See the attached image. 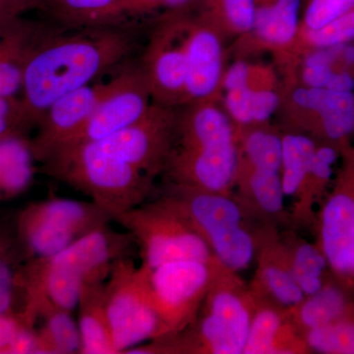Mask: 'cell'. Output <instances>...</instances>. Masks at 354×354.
Masks as SVG:
<instances>
[{"label":"cell","instance_id":"1","mask_svg":"<svg viewBox=\"0 0 354 354\" xmlns=\"http://www.w3.org/2000/svg\"><path fill=\"white\" fill-rule=\"evenodd\" d=\"M135 48L134 25L64 29L51 24L28 62L19 97L32 127L58 99L127 64Z\"/></svg>","mask_w":354,"mask_h":354},{"label":"cell","instance_id":"2","mask_svg":"<svg viewBox=\"0 0 354 354\" xmlns=\"http://www.w3.org/2000/svg\"><path fill=\"white\" fill-rule=\"evenodd\" d=\"M176 118L164 176L167 183L209 192L234 193L239 162V132L209 101Z\"/></svg>","mask_w":354,"mask_h":354},{"label":"cell","instance_id":"3","mask_svg":"<svg viewBox=\"0 0 354 354\" xmlns=\"http://www.w3.org/2000/svg\"><path fill=\"white\" fill-rule=\"evenodd\" d=\"M256 301L239 272L225 266L194 322L183 332L140 344L137 354H243Z\"/></svg>","mask_w":354,"mask_h":354},{"label":"cell","instance_id":"4","mask_svg":"<svg viewBox=\"0 0 354 354\" xmlns=\"http://www.w3.org/2000/svg\"><path fill=\"white\" fill-rule=\"evenodd\" d=\"M136 249L129 232H116L108 225L55 255L30 260L24 271L19 272L20 281L72 313L82 286L106 281L114 262L133 257Z\"/></svg>","mask_w":354,"mask_h":354},{"label":"cell","instance_id":"5","mask_svg":"<svg viewBox=\"0 0 354 354\" xmlns=\"http://www.w3.org/2000/svg\"><path fill=\"white\" fill-rule=\"evenodd\" d=\"M160 195L190 221L221 265L239 272L255 262L269 225L258 221L234 192H209L165 183Z\"/></svg>","mask_w":354,"mask_h":354},{"label":"cell","instance_id":"6","mask_svg":"<svg viewBox=\"0 0 354 354\" xmlns=\"http://www.w3.org/2000/svg\"><path fill=\"white\" fill-rule=\"evenodd\" d=\"M41 171L83 193L113 218L148 201L152 177L88 145L62 147L41 162Z\"/></svg>","mask_w":354,"mask_h":354},{"label":"cell","instance_id":"7","mask_svg":"<svg viewBox=\"0 0 354 354\" xmlns=\"http://www.w3.org/2000/svg\"><path fill=\"white\" fill-rule=\"evenodd\" d=\"M113 221L132 235L141 265L148 269L174 261L216 259L190 221L162 195L116 216Z\"/></svg>","mask_w":354,"mask_h":354},{"label":"cell","instance_id":"8","mask_svg":"<svg viewBox=\"0 0 354 354\" xmlns=\"http://www.w3.org/2000/svg\"><path fill=\"white\" fill-rule=\"evenodd\" d=\"M111 221V214L93 201L53 197L20 212L17 241L29 261L48 258Z\"/></svg>","mask_w":354,"mask_h":354},{"label":"cell","instance_id":"9","mask_svg":"<svg viewBox=\"0 0 354 354\" xmlns=\"http://www.w3.org/2000/svg\"><path fill=\"white\" fill-rule=\"evenodd\" d=\"M106 306L116 353L157 339L162 334L148 285V270L132 257L115 261L104 283Z\"/></svg>","mask_w":354,"mask_h":354},{"label":"cell","instance_id":"10","mask_svg":"<svg viewBox=\"0 0 354 354\" xmlns=\"http://www.w3.org/2000/svg\"><path fill=\"white\" fill-rule=\"evenodd\" d=\"M342 162L317 208L313 228L335 281L354 286V148H342Z\"/></svg>","mask_w":354,"mask_h":354},{"label":"cell","instance_id":"11","mask_svg":"<svg viewBox=\"0 0 354 354\" xmlns=\"http://www.w3.org/2000/svg\"><path fill=\"white\" fill-rule=\"evenodd\" d=\"M223 266L216 259L174 261L153 269L146 267L151 298L162 327L158 337L178 334L194 322Z\"/></svg>","mask_w":354,"mask_h":354},{"label":"cell","instance_id":"12","mask_svg":"<svg viewBox=\"0 0 354 354\" xmlns=\"http://www.w3.org/2000/svg\"><path fill=\"white\" fill-rule=\"evenodd\" d=\"M176 122V116L167 111V106L151 104L136 122L106 138L85 145L123 160L155 179L164 174L171 151Z\"/></svg>","mask_w":354,"mask_h":354},{"label":"cell","instance_id":"13","mask_svg":"<svg viewBox=\"0 0 354 354\" xmlns=\"http://www.w3.org/2000/svg\"><path fill=\"white\" fill-rule=\"evenodd\" d=\"M151 99L150 88L140 65L125 67L118 88L99 104L82 127L53 151L62 147L95 143L124 129L148 111L152 104Z\"/></svg>","mask_w":354,"mask_h":354},{"label":"cell","instance_id":"14","mask_svg":"<svg viewBox=\"0 0 354 354\" xmlns=\"http://www.w3.org/2000/svg\"><path fill=\"white\" fill-rule=\"evenodd\" d=\"M123 69L108 81L90 83L64 95L46 109L32 141L37 162H41L57 147L71 136L120 85Z\"/></svg>","mask_w":354,"mask_h":354},{"label":"cell","instance_id":"15","mask_svg":"<svg viewBox=\"0 0 354 354\" xmlns=\"http://www.w3.org/2000/svg\"><path fill=\"white\" fill-rule=\"evenodd\" d=\"M140 68L157 104L185 102V23H169L153 32Z\"/></svg>","mask_w":354,"mask_h":354},{"label":"cell","instance_id":"16","mask_svg":"<svg viewBox=\"0 0 354 354\" xmlns=\"http://www.w3.org/2000/svg\"><path fill=\"white\" fill-rule=\"evenodd\" d=\"M292 104L304 114V125L318 143L342 148L354 134V93L298 88Z\"/></svg>","mask_w":354,"mask_h":354},{"label":"cell","instance_id":"17","mask_svg":"<svg viewBox=\"0 0 354 354\" xmlns=\"http://www.w3.org/2000/svg\"><path fill=\"white\" fill-rule=\"evenodd\" d=\"M281 228L266 227L256 254V270L249 288L254 298L291 308L305 298L298 286L281 242Z\"/></svg>","mask_w":354,"mask_h":354},{"label":"cell","instance_id":"18","mask_svg":"<svg viewBox=\"0 0 354 354\" xmlns=\"http://www.w3.org/2000/svg\"><path fill=\"white\" fill-rule=\"evenodd\" d=\"M187 59L185 102H207L223 79V48L213 28L202 23H185Z\"/></svg>","mask_w":354,"mask_h":354},{"label":"cell","instance_id":"19","mask_svg":"<svg viewBox=\"0 0 354 354\" xmlns=\"http://www.w3.org/2000/svg\"><path fill=\"white\" fill-rule=\"evenodd\" d=\"M255 301L243 354L310 353L290 309L262 300Z\"/></svg>","mask_w":354,"mask_h":354},{"label":"cell","instance_id":"20","mask_svg":"<svg viewBox=\"0 0 354 354\" xmlns=\"http://www.w3.org/2000/svg\"><path fill=\"white\" fill-rule=\"evenodd\" d=\"M51 23L14 18L0 48V99H14L22 91L28 62Z\"/></svg>","mask_w":354,"mask_h":354},{"label":"cell","instance_id":"21","mask_svg":"<svg viewBox=\"0 0 354 354\" xmlns=\"http://www.w3.org/2000/svg\"><path fill=\"white\" fill-rule=\"evenodd\" d=\"M38 10L64 29L131 26L122 0H41Z\"/></svg>","mask_w":354,"mask_h":354},{"label":"cell","instance_id":"22","mask_svg":"<svg viewBox=\"0 0 354 354\" xmlns=\"http://www.w3.org/2000/svg\"><path fill=\"white\" fill-rule=\"evenodd\" d=\"M22 286L36 304L39 318L43 319V326L37 330L36 353H80V333L71 312L58 306L41 291Z\"/></svg>","mask_w":354,"mask_h":354},{"label":"cell","instance_id":"23","mask_svg":"<svg viewBox=\"0 0 354 354\" xmlns=\"http://www.w3.org/2000/svg\"><path fill=\"white\" fill-rule=\"evenodd\" d=\"M104 281L85 283L79 295L78 329L83 354H116L106 311Z\"/></svg>","mask_w":354,"mask_h":354},{"label":"cell","instance_id":"24","mask_svg":"<svg viewBox=\"0 0 354 354\" xmlns=\"http://www.w3.org/2000/svg\"><path fill=\"white\" fill-rule=\"evenodd\" d=\"M36 158L29 134L0 136V203L20 196L29 189L36 174Z\"/></svg>","mask_w":354,"mask_h":354},{"label":"cell","instance_id":"25","mask_svg":"<svg viewBox=\"0 0 354 354\" xmlns=\"http://www.w3.org/2000/svg\"><path fill=\"white\" fill-rule=\"evenodd\" d=\"M346 290L337 281L329 279L320 290L288 308L302 335L354 313V305L346 295Z\"/></svg>","mask_w":354,"mask_h":354},{"label":"cell","instance_id":"26","mask_svg":"<svg viewBox=\"0 0 354 354\" xmlns=\"http://www.w3.org/2000/svg\"><path fill=\"white\" fill-rule=\"evenodd\" d=\"M285 247L291 272L304 291L305 297L314 295L321 290L329 279L327 258L316 242L305 239L299 230L283 228L279 232Z\"/></svg>","mask_w":354,"mask_h":354},{"label":"cell","instance_id":"27","mask_svg":"<svg viewBox=\"0 0 354 354\" xmlns=\"http://www.w3.org/2000/svg\"><path fill=\"white\" fill-rule=\"evenodd\" d=\"M316 140L309 135L290 132L281 136V183L290 206L301 197L315 153Z\"/></svg>","mask_w":354,"mask_h":354},{"label":"cell","instance_id":"28","mask_svg":"<svg viewBox=\"0 0 354 354\" xmlns=\"http://www.w3.org/2000/svg\"><path fill=\"white\" fill-rule=\"evenodd\" d=\"M299 9L300 0H276L271 6L256 7L252 30L265 43L286 46L298 34Z\"/></svg>","mask_w":354,"mask_h":354},{"label":"cell","instance_id":"29","mask_svg":"<svg viewBox=\"0 0 354 354\" xmlns=\"http://www.w3.org/2000/svg\"><path fill=\"white\" fill-rule=\"evenodd\" d=\"M310 353L354 354V313L304 333Z\"/></svg>","mask_w":354,"mask_h":354},{"label":"cell","instance_id":"30","mask_svg":"<svg viewBox=\"0 0 354 354\" xmlns=\"http://www.w3.org/2000/svg\"><path fill=\"white\" fill-rule=\"evenodd\" d=\"M304 41L313 50L351 43L354 41V9L320 29L304 31Z\"/></svg>","mask_w":354,"mask_h":354},{"label":"cell","instance_id":"31","mask_svg":"<svg viewBox=\"0 0 354 354\" xmlns=\"http://www.w3.org/2000/svg\"><path fill=\"white\" fill-rule=\"evenodd\" d=\"M38 310L31 297L26 293V304L22 310H9L0 316V354L8 353L9 348L25 329L36 326Z\"/></svg>","mask_w":354,"mask_h":354},{"label":"cell","instance_id":"32","mask_svg":"<svg viewBox=\"0 0 354 354\" xmlns=\"http://www.w3.org/2000/svg\"><path fill=\"white\" fill-rule=\"evenodd\" d=\"M354 9V0H309L304 17V31L324 27Z\"/></svg>","mask_w":354,"mask_h":354},{"label":"cell","instance_id":"33","mask_svg":"<svg viewBox=\"0 0 354 354\" xmlns=\"http://www.w3.org/2000/svg\"><path fill=\"white\" fill-rule=\"evenodd\" d=\"M32 128L19 97L0 99V136L11 133L29 134Z\"/></svg>","mask_w":354,"mask_h":354},{"label":"cell","instance_id":"34","mask_svg":"<svg viewBox=\"0 0 354 354\" xmlns=\"http://www.w3.org/2000/svg\"><path fill=\"white\" fill-rule=\"evenodd\" d=\"M221 3L225 19L234 31L246 32L253 29L256 0H221Z\"/></svg>","mask_w":354,"mask_h":354},{"label":"cell","instance_id":"35","mask_svg":"<svg viewBox=\"0 0 354 354\" xmlns=\"http://www.w3.org/2000/svg\"><path fill=\"white\" fill-rule=\"evenodd\" d=\"M253 90L252 86H244L225 91V106L230 118L242 127L253 124L251 113Z\"/></svg>","mask_w":354,"mask_h":354},{"label":"cell","instance_id":"36","mask_svg":"<svg viewBox=\"0 0 354 354\" xmlns=\"http://www.w3.org/2000/svg\"><path fill=\"white\" fill-rule=\"evenodd\" d=\"M190 0H122L125 13L130 21L150 15L160 8L176 9L187 4Z\"/></svg>","mask_w":354,"mask_h":354},{"label":"cell","instance_id":"37","mask_svg":"<svg viewBox=\"0 0 354 354\" xmlns=\"http://www.w3.org/2000/svg\"><path fill=\"white\" fill-rule=\"evenodd\" d=\"M279 104V95L271 88H254L251 106L253 124L269 120L276 113Z\"/></svg>","mask_w":354,"mask_h":354},{"label":"cell","instance_id":"38","mask_svg":"<svg viewBox=\"0 0 354 354\" xmlns=\"http://www.w3.org/2000/svg\"><path fill=\"white\" fill-rule=\"evenodd\" d=\"M251 69L245 62H239L227 70L223 75L221 84L225 91L250 85Z\"/></svg>","mask_w":354,"mask_h":354},{"label":"cell","instance_id":"39","mask_svg":"<svg viewBox=\"0 0 354 354\" xmlns=\"http://www.w3.org/2000/svg\"><path fill=\"white\" fill-rule=\"evenodd\" d=\"M18 272L14 270L12 254L6 248H0V288L17 286L19 283Z\"/></svg>","mask_w":354,"mask_h":354},{"label":"cell","instance_id":"40","mask_svg":"<svg viewBox=\"0 0 354 354\" xmlns=\"http://www.w3.org/2000/svg\"><path fill=\"white\" fill-rule=\"evenodd\" d=\"M41 0H0V11L4 18L20 17L26 11L38 8Z\"/></svg>","mask_w":354,"mask_h":354},{"label":"cell","instance_id":"41","mask_svg":"<svg viewBox=\"0 0 354 354\" xmlns=\"http://www.w3.org/2000/svg\"><path fill=\"white\" fill-rule=\"evenodd\" d=\"M20 286H10V288H0V316L9 310L14 308V299H15V288Z\"/></svg>","mask_w":354,"mask_h":354},{"label":"cell","instance_id":"42","mask_svg":"<svg viewBox=\"0 0 354 354\" xmlns=\"http://www.w3.org/2000/svg\"><path fill=\"white\" fill-rule=\"evenodd\" d=\"M14 18H4V19H0V48H1L2 41H3L4 38H6L9 26H10Z\"/></svg>","mask_w":354,"mask_h":354},{"label":"cell","instance_id":"43","mask_svg":"<svg viewBox=\"0 0 354 354\" xmlns=\"http://www.w3.org/2000/svg\"><path fill=\"white\" fill-rule=\"evenodd\" d=\"M0 19H4L3 16H2L1 11H0Z\"/></svg>","mask_w":354,"mask_h":354}]
</instances>
